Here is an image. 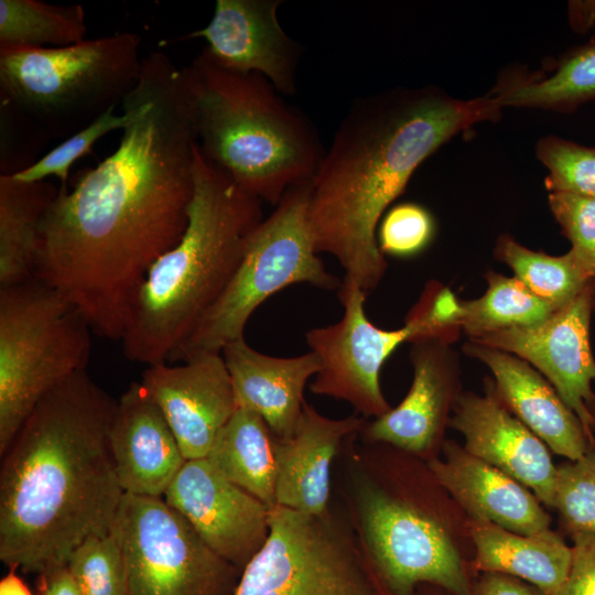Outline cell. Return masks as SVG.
I'll return each instance as SVG.
<instances>
[{"label":"cell","mask_w":595,"mask_h":595,"mask_svg":"<svg viewBox=\"0 0 595 595\" xmlns=\"http://www.w3.org/2000/svg\"><path fill=\"white\" fill-rule=\"evenodd\" d=\"M129 95L136 116L115 152L73 190L61 186L47 208L34 275L112 340H121L150 268L182 238L195 186L183 68L152 52Z\"/></svg>","instance_id":"1"},{"label":"cell","mask_w":595,"mask_h":595,"mask_svg":"<svg viewBox=\"0 0 595 595\" xmlns=\"http://www.w3.org/2000/svg\"><path fill=\"white\" fill-rule=\"evenodd\" d=\"M502 107L489 94L472 99L437 86L398 87L355 100L311 180L307 221L317 253L332 255L368 295L387 261L379 223L418 166L470 127L496 121Z\"/></svg>","instance_id":"2"},{"label":"cell","mask_w":595,"mask_h":595,"mask_svg":"<svg viewBox=\"0 0 595 595\" xmlns=\"http://www.w3.org/2000/svg\"><path fill=\"white\" fill-rule=\"evenodd\" d=\"M118 400L74 374L33 409L1 455L0 560L43 574L108 533L125 495L109 431Z\"/></svg>","instance_id":"3"},{"label":"cell","mask_w":595,"mask_h":595,"mask_svg":"<svg viewBox=\"0 0 595 595\" xmlns=\"http://www.w3.org/2000/svg\"><path fill=\"white\" fill-rule=\"evenodd\" d=\"M194 195L180 241L150 268L121 338L129 360L165 364L214 306L264 218L258 198L194 149Z\"/></svg>","instance_id":"4"},{"label":"cell","mask_w":595,"mask_h":595,"mask_svg":"<svg viewBox=\"0 0 595 595\" xmlns=\"http://www.w3.org/2000/svg\"><path fill=\"white\" fill-rule=\"evenodd\" d=\"M197 144L247 193L277 206L325 152L311 120L262 75L229 69L205 46L183 67Z\"/></svg>","instance_id":"5"},{"label":"cell","mask_w":595,"mask_h":595,"mask_svg":"<svg viewBox=\"0 0 595 595\" xmlns=\"http://www.w3.org/2000/svg\"><path fill=\"white\" fill-rule=\"evenodd\" d=\"M345 448L346 518L382 595H413L422 584L472 595L473 583L434 509L385 458L380 443Z\"/></svg>","instance_id":"6"},{"label":"cell","mask_w":595,"mask_h":595,"mask_svg":"<svg viewBox=\"0 0 595 595\" xmlns=\"http://www.w3.org/2000/svg\"><path fill=\"white\" fill-rule=\"evenodd\" d=\"M141 37L121 32L62 47L0 51L1 113L40 139L68 138L138 84Z\"/></svg>","instance_id":"7"},{"label":"cell","mask_w":595,"mask_h":595,"mask_svg":"<svg viewBox=\"0 0 595 595\" xmlns=\"http://www.w3.org/2000/svg\"><path fill=\"white\" fill-rule=\"evenodd\" d=\"M338 296L343 317L305 333L309 348L321 361L310 390L346 401L366 419L391 410L379 377L381 367L401 344L430 339L453 344L462 332L459 300L437 281L426 283L403 326L397 329H383L369 321L365 313L367 295L355 282L343 279Z\"/></svg>","instance_id":"8"},{"label":"cell","mask_w":595,"mask_h":595,"mask_svg":"<svg viewBox=\"0 0 595 595\" xmlns=\"http://www.w3.org/2000/svg\"><path fill=\"white\" fill-rule=\"evenodd\" d=\"M91 333L80 311L36 278L0 288V455L36 404L86 369Z\"/></svg>","instance_id":"9"},{"label":"cell","mask_w":595,"mask_h":595,"mask_svg":"<svg viewBox=\"0 0 595 595\" xmlns=\"http://www.w3.org/2000/svg\"><path fill=\"white\" fill-rule=\"evenodd\" d=\"M310 190L311 180L289 188L256 227L224 293L170 363L221 353L245 337L248 320L267 299L292 284L339 288L342 281L327 271L314 247L307 221Z\"/></svg>","instance_id":"10"},{"label":"cell","mask_w":595,"mask_h":595,"mask_svg":"<svg viewBox=\"0 0 595 595\" xmlns=\"http://www.w3.org/2000/svg\"><path fill=\"white\" fill-rule=\"evenodd\" d=\"M270 531L234 595H382L347 518L270 508Z\"/></svg>","instance_id":"11"},{"label":"cell","mask_w":595,"mask_h":595,"mask_svg":"<svg viewBox=\"0 0 595 595\" xmlns=\"http://www.w3.org/2000/svg\"><path fill=\"white\" fill-rule=\"evenodd\" d=\"M127 595H234L241 570L162 497L125 494L113 524Z\"/></svg>","instance_id":"12"},{"label":"cell","mask_w":595,"mask_h":595,"mask_svg":"<svg viewBox=\"0 0 595 595\" xmlns=\"http://www.w3.org/2000/svg\"><path fill=\"white\" fill-rule=\"evenodd\" d=\"M592 282L570 304L540 323L506 328L469 340L512 354L536 368L578 416L595 442L587 410V404L595 398V358L589 337L594 312Z\"/></svg>","instance_id":"13"},{"label":"cell","mask_w":595,"mask_h":595,"mask_svg":"<svg viewBox=\"0 0 595 595\" xmlns=\"http://www.w3.org/2000/svg\"><path fill=\"white\" fill-rule=\"evenodd\" d=\"M163 499L216 554L241 571L269 536L270 507L227 479L206 458L187 459Z\"/></svg>","instance_id":"14"},{"label":"cell","mask_w":595,"mask_h":595,"mask_svg":"<svg viewBox=\"0 0 595 595\" xmlns=\"http://www.w3.org/2000/svg\"><path fill=\"white\" fill-rule=\"evenodd\" d=\"M141 385L158 404L186 459L205 458L237 410L221 353H206L177 366H148Z\"/></svg>","instance_id":"15"},{"label":"cell","mask_w":595,"mask_h":595,"mask_svg":"<svg viewBox=\"0 0 595 595\" xmlns=\"http://www.w3.org/2000/svg\"><path fill=\"white\" fill-rule=\"evenodd\" d=\"M280 0H217L209 23L182 40L203 37L223 66L264 76L281 95L296 90L301 56L278 19Z\"/></svg>","instance_id":"16"},{"label":"cell","mask_w":595,"mask_h":595,"mask_svg":"<svg viewBox=\"0 0 595 595\" xmlns=\"http://www.w3.org/2000/svg\"><path fill=\"white\" fill-rule=\"evenodd\" d=\"M409 358L413 379L407 396L396 408L366 422L359 436L423 456L439 444L450 409L461 394L456 393L459 357L452 344L430 339L411 344Z\"/></svg>","instance_id":"17"},{"label":"cell","mask_w":595,"mask_h":595,"mask_svg":"<svg viewBox=\"0 0 595 595\" xmlns=\"http://www.w3.org/2000/svg\"><path fill=\"white\" fill-rule=\"evenodd\" d=\"M448 425L465 441L464 450L529 488L553 506L556 466L549 447L493 392L461 393Z\"/></svg>","instance_id":"18"},{"label":"cell","mask_w":595,"mask_h":595,"mask_svg":"<svg viewBox=\"0 0 595 595\" xmlns=\"http://www.w3.org/2000/svg\"><path fill=\"white\" fill-rule=\"evenodd\" d=\"M463 351L487 366L494 377L493 392L549 450L576 461L595 446L578 416L530 364L469 339Z\"/></svg>","instance_id":"19"},{"label":"cell","mask_w":595,"mask_h":595,"mask_svg":"<svg viewBox=\"0 0 595 595\" xmlns=\"http://www.w3.org/2000/svg\"><path fill=\"white\" fill-rule=\"evenodd\" d=\"M109 442L125 494L163 498L187 461L162 411L141 382L131 383L119 398Z\"/></svg>","instance_id":"20"},{"label":"cell","mask_w":595,"mask_h":595,"mask_svg":"<svg viewBox=\"0 0 595 595\" xmlns=\"http://www.w3.org/2000/svg\"><path fill=\"white\" fill-rule=\"evenodd\" d=\"M366 422L356 413L332 419L305 402L293 434L277 437L275 505L306 515L325 513L331 508L334 459Z\"/></svg>","instance_id":"21"},{"label":"cell","mask_w":595,"mask_h":595,"mask_svg":"<svg viewBox=\"0 0 595 595\" xmlns=\"http://www.w3.org/2000/svg\"><path fill=\"white\" fill-rule=\"evenodd\" d=\"M426 465L436 483L474 521L520 534L550 528V515L533 493L454 443L444 444V458H429Z\"/></svg>","instance_id":"22"},{"label":"cell","mask_w":595,"mask_h":595,"mask_svg":"<svg viewBox=\"0 0 595 595\" xmlns=\"http://www.w3.org/2000/svg\"><path fill=\"white\" fill-rule=\"evenodd\" d=\"M221 356L238 405L258 413L278 439L290 437L303 413L305 387L321 369L316 354L269 356L241 337L226 345Z\"/></svg>","instance_id":"23"},{"label":"cell","mask_w":595,"mask_h":595,"mask_svg":"<svg viewBox=\"0 0 595 595\" xmlns=\"http://www.w3.org/2000/svg\"><path fill=\"white\" fill-rule=\"evenodd\" d=\"M469 532L475 545L476 571L517 577L548 595L560 588L569 573L572 547L550 528L520 534L473 520Z\"/></svg>","instance_id":"24"},{"label":"cell","mask_w":595,"mask_h":595,"mask_svg":"<svg viewBox=\"0 0 595 595\" xmlns=\"http://www.w3.org/2000/svg\"><path fill=\"white\" fill-rule=\"evenodd\" d=\"M58 192L47 181L25 183L0 174V288L34 278L41 224Z\"/></svg>","instance_id":"25"},{"label":"cell","mask_w":595,"mask_h":595,"mask_svg":"<svg viewBox=\"0 0 595 595\" xmlns=\"http://www.w3.org/2000/svg\"><path fill=\"white\" fill-rule=\"evenodd\" d=\"M205 458L231 483L275 506L277 436L258 413L238 407Z\"/></svg>","instance_id":"26"},{"label":"cell","mask_w":595,"mask_h":595,"mask_svg":"<svg viewBox=\"0 0 595 595\" xmlns=\"http://www.w3.org/2000/svg\"><path fill=\"white\" fill-rule=\"evenodd\" d=\"M489 95L502 108L574 111L595 99V43L566 51L544 73L509 71Z\"/></svg>","instance_id":"27"},{"label":"cell","mask_w":595,"mask_h":595,"mask_svg":"<svg viewBox=\"0 0 595 595\" xmlns=\"http://www.w3.org/2000/svg\"><path fill=\"white\" fill-rule=\"evenodd\" d=\"M86 31L85 10L80 4L0 0V51L68 46L83 42Z\"/></svg>","instance_id":"28"},{"label":"cell","mask_w":595,"mask_h":595,"mask_svg":"<svg viewBox=\"0 0 595 595\" xmlns=\"http://www.w3.org/2000/svg\"><path fill=\"white\" fill-rule=\"evenodd\" d=\"M485 278L487 290L482 296L461 301L459 324L468 339L506 328L533 325L556 311L516 277L488 271Z\"/></svg>","instance_id":"29"},{"label":"cell","mask_w":595,"mask_h":595,"mask_svg":"<svg viewBox=\"0 0 595 595\" xmlns=\"http://www.w3.org/2000/svg\"><path fill=\"white\" fill-rule=\"evenodd\" d=\"M494 255L533 294L556 311L570 304L593 281L570 250L550 256L524 247L508 234L498 237Z\"/></svg>","instance_id":"30"},{"label":"cell","mask_w":595,"mask_h":595,"mask_svg":"<svg viewBox=\"0 0 595 595\" xmlns=\"http://www.w3.org/2000/svg\"><path fill=\"white\" fill-rule=\"evenodd\" d=\"M111 107L85 128L66 138L62 143L33 162L30 166L10 174L14 180L25 183L46 181L50 176L60 178L62 186L66 182L71 166L89 153L93 145L107 133L125 130L134 119L136 105L128 95L122 102V112L117 115Z\"/></svg>","instance_id":"31"},{"label":"cell","mask_w":595,"mask_h":595,"mask_svg":"<svg viewBox=\"0 0 595 595\" xmlns=\"http://www.w3.org/2000/svg\"><path fill=\"white\" fill-rule=\"evenodd\" d=\"M536 155L549 171L544 180L549 193L595 198V148L547 136L537 142Z\"/></svg>","instance_id":"32"},{"label":"cell","mask_w":595,"mask_h":595,"mask_svg":"<svg viewBox=\"0 0 595 595\" xmlns=\"http://www.w3.org/2000/svg\"><path fill=\"white\" fill-rule=\"evenodd\" d=\"M67 566L85 595H127L121 549L112 529L86 539Z\"/></svg>","instance_id":"33"},{"label":"cell","mask_w":595,"mask_h":595,"mask_svg":"<svg viewBox=\"0 0 595 595\" xmlns=\"http://www.w3.org/2000/svg\"><path fill=\"white\" fill-rule=\"evenodd\" d=\"M552 507L571 533L595 534V446L583 457L556 466Z\"/></svg>","instance_id":"34"},{"label":"cell","mask_w":595,"mask_h":595,"mask_svg":"<svg viewBox=\"0 0 595 595\" xmlns=\"http://www.w3.org/2000/svg\"><path fill=\"white\" fill-rule=\"evenodd\" d=\"M435 235L432 214L416 203H401L386 212L377 229L383 256L409 258L425 250Z\"/></svg>","instance_id":"35"},{"label":"cell","mask_w":595,"mask_h":595,"mask_svg":"<svg viewBox=\"0 0 595 595\" xmlns=\"http://www.w3.org/2000/svg\"><path fill=\"white\" fill-rule=\"evenodd\" d=\"M548 202L554 219L571 242L570 251L583 271L595 280V198L550 192Z\"/></svg>","instance_id":"36"},{"label":"cell","mask_w":595,"mask_h":595,"mask_svg":"<svg viewBox=\"0 0 595 595\" xmlns=\"http://www.w3.org/2000/svg\"><path fill=\"white\" fill-rule=\"evenodd\" d=\"M569 573L553 595H595V534L572 533Z\"/></svg>","instance_id":"37"},{"label":"cell","mask_w":595,"mask_h":595,"mask_svg":"<svg viewBox=\"0 0 595 595\" xmlns=\"http://www.w3.org/2000/svg\"><path fill=\"white\" fill-rule=\"evenodd\" d=\"M472 595H548L534 585L500 573H483Z\"/></svg>","instance_id":"38"},{"label":"cell","mask_w":595,"mask_h":595,"mask_svg":"<svg viewBox=\"0 0 595 595\" xmlns=\"http://www.w3.org/2000/svg\"><path fill=\"white\" fill-rule=\"evenodd\" d=\"M41 577V595H85L67 565L50 570Z\"/></svg>","instance_id":"39"},{"label":"cell","mask_w":595,"mask_h":595,"mask_svg":"<svg viewBox=\"0 0 595 595\" xmlns=\"http://www.w3.org/2000/svg\"><path fill=\"white\" fill-rule=\"evenodd\" d=\"M569 21L578 33H586L595 25V1H570Z\"/></svg>","instance_id":"40"},{"label":"cell","mask_w":595,"mask_h":595,"mask_svg":"<svg viewBox=\"0 0 595 595\" xmlns=\"http://www.w3.org/2000/svg\"><path fill=\"white\" fill-rule=\"evenodd\" d=\"M0 595H32V593L11 567V571L0 581Z\"/></svg>","instance_id":"41"},{"label":"cell","mask_w":595,"mask_h":595,"mask_svg":"<svg viewBox=\"0 0 595 595\" xmlns=\"http://www.w3.org/2000/svg\"><path fill=\"white\" fill-rule=\"evenodd\" d=\"M413 595H453V594L435 585L422 584L415 589Z\"/></svg>","instance_id":"42"},{"label":"cell","mask_w":595,"mask_h":595,"mask_svg":"<svg viewBox=\"0 0 595 595\" xmlns=\"http://www.w3.org/2000/svg\"><path fill=\"white\" fill-rule=\"evenodd\" d=\"M587 410L591 415L592 430L595 433V398L587 404Z\"/></svg>","instance_id":"43"},{"label":"cell","mask_w":595,"mask_h":595,"mask_svg":"<svg viewBox=\"0 0 595 595\" xmlns=\"http://www.w3.org/2000/svg\"><path fill=\"white\" fill-rule=\"evenodd\" d=\"M593 311L595 312V280L592 282Z\"/></svg>","instance_id":"44"},{"label":"cell","mask_w":595,"mask_h":595,"mask_svg":"<svg viewBox=\"0 0 595 595\" xmlns=\"http://www.w3.org/2000/svg\"><path fill=\"white\" fill-rule=\"evenodd\" d=\"M589 42L595 43V34L592 36Z\"/></svg>","instance_id":"45"}]
</instances>
